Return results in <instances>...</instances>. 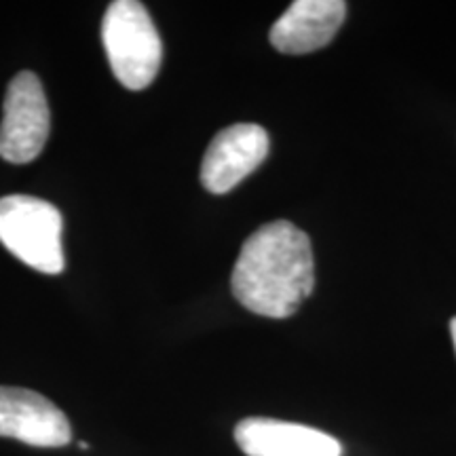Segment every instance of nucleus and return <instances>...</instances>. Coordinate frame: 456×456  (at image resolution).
<instances>
[{"mask_svg":"<svg viewBox=\"0 0 456 456\" xmlns=\"http://www.w3.org/2000/svg\"><path fill=\"white\" fill-rule=\"evenodd\" d=\"M235 298L256 315L292 317L315 288V258L311 239L288 220L260 226L232 269Z\"/></svg>","mask_w":456,"mask_h":456,"instance_id":"nucleus-1","label":"nucleus"},{"mask_svg":"<svg viewBox=\"0 0 456 456\" xmlns=\"http://www.w3.org/2000/svg\"><path fill=\"white\" fill-rule=\"evenodd\" d=\"M102 41L117 81L142 91L157 78L163 43L151 13L138 0H114L102 21Z\"/></svg>","mask_w":456,"mask_h":456,"instance_id":"nucleus-2","label":"nucleus"},{"mask_svg":"<svg viewBox=\"0 0 456 456\" xmlns=\"http://www.w3.org/2000/svg\"><path fill=\"white\" fill-rule=\"evenodd\" d=\"M64 218L53 203L30 195L0 199V243L45 275L64 271Z\"/></svg>","mask_w":456,"mask_h":456,"instance_id":"nucleus-3","label":"nucleus"},{"mask_svg":"<svg viewBox=\"0 0 456 456\" xmlns=\"http://www.w3.org/2000/svg\"><path fill=\"white\" fill-rule=\"evenodd\" d=\"M0 121V157L9 163H30L43 152L51 131V112L41 78L20 72L11 78Z\"/></svg>","mask_w":456,"mask_h":456,"instance_id":"nucleus-4","label":"nucleus"},{"mask_svg":"<svg viewBox=\"0 0 456 456\" xmlns=\"http://www.w3.org/2000/svg\"><path fill=\"white\" fill-rule=\"evenodd\" d=\"M271 151L269 134L256 123H237L212 140L201 163V184L212 195H224L248 178Z\"/></svg>","mask_w":456,"mask_h":456,"instance_id":"nucleus-5","label":"nucleus"},{"mask_svg":"<svg viewBox=\"0 0 456 456\" xmlns=\"http://www.w3.org/2000/svg\"><path fill=\"white\" fill-rule=\"evenodd\" d=\"M0 437L37 448H61L72 440L66 414L41 393L0 387Z\"/></svg>","mask_w":456,"mask_h":456,"instance_id":"nucleus-6","label":"nucleus"},{"mask_svg":"<svg viewBox=\"0 0 456 456\" xmlns=\"http://www.w3.org/2000/svg\"><path fill=\"white\" fill-rule=\"evenodd\" d=\"M235 442L248 456H342L340 442L326 431L260 416L235 427Z\"/></svg>","mask_w":456,"mask_h":456,"instance_id":"nucleus-7","label":"nucleus"},{"mask_svg":"<svg viewBox=\"0 0 456 456\" xmlns=\"http://www.w3.org/2000/svg\"><path fill=\"white\" fill-rule=\"evenodd\" d=\"M346 15L342 0H296L271 28V45L288 55L317 51L332 41Z\"/></svg>","mask_w":456,"mask_h":456,"instance_id":"nucleus-8","label":"nucleus"},{"mask_svg":"<svg viewBox=\"0 0 456 456\" xmlns=\"http://www.w3.org/2000/svg\"><path fill=\"white\" fill-rule=\"evenodd\" d=\"M450 334H452V342H454V351H456V317H452V322H450Z\"/></svg>","mask_w":456,"mask_h":456,"instance_id":"nucleus-9","label":"nucleus"}]
</instances>
